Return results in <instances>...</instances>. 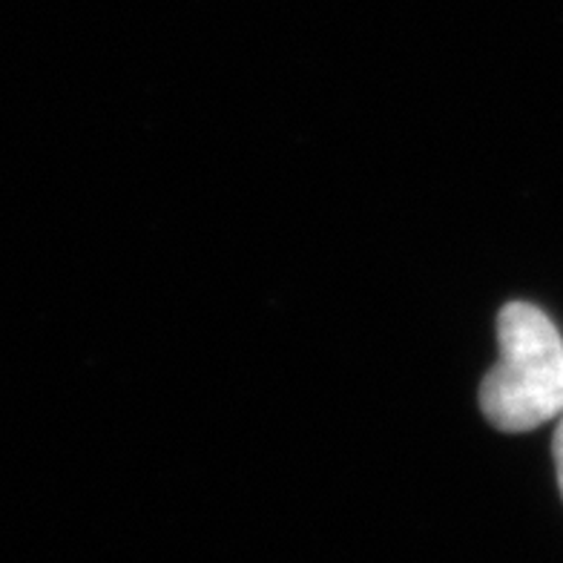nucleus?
Masks as SVG:
<instances>
[{
	"label": "nucleus",
	"instance_id": "f257e3e1",
	"mask_svg": "<svg viewBox=\"0 0 563 563\" xmlns=\"http://www.w3.org/2000/svg\"><path fill=\"white\" fill-rule=\"evenodd\" d=\"M500 356L481 383L483 417L506 434H523L563 415V336L529 302L497 313Z\"/></svg>",
	"mask_w": 563,
	"mask_h": 563
},
{
	"label": "nucleus",
	"instance_id": "f03ea898",
	"mask_svg": "<svg viewBox=\"0 0 563 563\" xmlns=\"http://www.w3.org/2000/svg\"><path fill=\"white\" fill-rule=\"evenodd\" d=\"M552 457H555L558 486H561V495H563V415H561V420H558L555 440H552Z\"/></svg>",
	"mask_w": 563,
	"mask_h": 563
}]
</instances>
